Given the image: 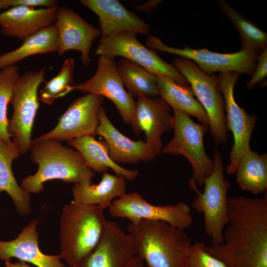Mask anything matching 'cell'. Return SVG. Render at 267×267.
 <instances>
[{
	"instance_id": "1",
	"label": "cell",
	"mask_w": 267,
	"mask_h": 267,
	"mask_svg": "<svg viewBox=\"0 0 267 267\" xmlns=\"http://www.w3.org/2000/svg\"><path fill=\"white\" fill-rule=\"evenodd\" d=\"M223 242L206 251L227 267H267V194L263 198H227Z\"/></svg>"
},
{
	"instance_id": "2",
	"label": "cell",
	"mask_w": 267,
	"mask_h": 267,
	"mask_svg": "<svg viewBox=\"0 0 267 267\" xmlns=\"http://www.w3.org/2000/svg\"><path fill=\"white\" fill-rule=\"evenodd\" d=\"M30 151L32 162L38 165L36 173L25 177L20 184L29 194H38L44 183L52 179L76 183L91 179L95 175L77 150L61 141L40 139L32 140Z\"/></svg>"
},
{
	"instance_id": "3",
	"label": "cell",
	"mask_w": 267,
	"mask_h": 267,
	"mask_svg": "<svg viewBox=\"0 0 267 267\" xmlns=\"http://www.w3.org/2000/svg\"><path fill=\"white\" fill-rule=\"evenodd\" d=\"M136 255L148 267H186L191 240L184 230L160 221L141 220L130 223Z\"/></svg>"
},
{
	"instance_id": "4",
	"label": "cell",
	"mask_w": 267,
	"mask_h": 267,
	"mask_svg": "<svg viewBox=\"0 0 267 267\" xmlns=\"http://www.w3.org/2000/svg\"><path fill=\"white\" fill-rule=\"evenodd\" d=\"M98 205L72 200L64 206L60 221L59 242L61 260L74 267L96 247L107 220Z\"/></svg>"
},
{
	"instance_id": "5",
	"label": "cell",
	"mask_w": 267,
	"mask_h": 267,
	"mask_svg": "<svg viewBox=\"0 0 267 267\" xmlns=\"http://www.w3.org/2000/svg\"><path fill=\"white\" fill-rule=\"evenodd\" d=\"M213 170L204 181V191L202 193L190 178L189 184L196 193L191 206L202 213L204 219L206 234L211 238L212 244L223 242V231L227 223V191L230 183L225 178L222 158L216 148L213 155Z\"/></svg>"
},
{
	"instance_id": "6",
	"label": "cell",
	"mask_w": 267,
	"mask_h": 267,
	"mask_svg": "<svg viewBox=\"0 0 267 267\" xmlns=\"http://www.w3.org/2000/svg\"><path fill=\"white\" fill-rule=\"evenodd\" d=\"M172 129L174 134L163 147L164 154L181 155L189 162L193 169L192 178L196 184L203 185L204 179L212 172L214 164L204 147V135L208 125L194 122L186 113L173 109Z\"/></svg>"
},
{
	"instance_id": "7",
	"label": "cell",
	"mask_w": 267,
	"mask_h": 267,
	"mask_svg": "<svg viewBox=\"0 0 267 267\" xmlns=\"http://www.w3.org/2000/svg\"><path fill=\"white\" fill-rule=\"evenodd\" d=\"M174 66L187 80L193 94L205 111L208 127L214 141L224 143L227 140V128L225 114L224 100L218 87V76L203 72L191 60L177 57Z\"/></svg>"
},
{
	"instance_id": "8",
	"label": "cell",
	"mask_w": 267,
	"mask_h": 267,
	"mask_svg": "<svg viewBox=\"0 0 267 267\" xmlns=\"http://www.w3.org/2000/svg\"><path fill=\"white\" fill-rule=\"evenodd\" d=\"M46 68L27 71L16 81L10 103L13 112L7 130L13 142L24 154L30 151L32 131L40 105L38 90L44 82Z\"/></svg>"
},
{
	"instance_id": "9",
	"label": "cell",
	"mask_w": 267,
	"mask_h": 267,
	"mask_svg": "<svg viewBox=\"0 0 267 267\" xmlns=\"http://www.w3.org/2000/svg\"><path fill=\"white\" fill-rule=\"evenodd\" d=\"M136 33L124 31L101 38L95 54L111 58L121 56L134 62L155 75H165L177 84L185 87L190 85L175 67L163 60L155 50L142 44L136 39Z\"/></svg>"
},
{
	"instance_id": "10",
	"label": "cell",
	"mask_w": 267,
	"mask_h": 267,
	"mask_svg": "<svg viewBox=\"0 0 267 267\" xmlns=\"http://www.w3.org/2000/svg\"><path fill=\"white\" fill-rule=\"evenodd\" d=\"M146 46L150 49L176 54L193 61L204 73L211 75L220 73L236 72L252 75L255 71L259 54L245 49L230 53H220L207 48L193 49L188 46L178 48L165 44L157 37L149 36Z\"/></svg>"
},
{
	"instance_id": "11",
	"label": "cell",
	"mask_w": 267,
	"mask_h": 267,
	"mask_svg": "<svg viewBox=\"0 0 267 267\" xmlns=\"http://www.w3.org/2000/svg\"><path fill=\"white\" fill-rule=\"evenodd\" d=\"M236 72L220 73L218 87L223 96L227 130L233 136V143L229 154V163L225 169L226 174L236 173L239 161L250 149L251 134L257 123V117L248 114L236 103L234 87L240 76Z\"/></svg>"
},
{
	"instance_id": "12",
	"label": "cell",
	"mask_w": 267,
	"mask_h": 267,
	"mask_svg": "<svg viewBox=\"0 0 267 267\" xmlns=\"http://www.w3.org/2000/svg\"><path fill=\"white\" fill-rule=\"evenodd\" d=\"M111 216L128 219L131 223L141 220L160 221L184 230L193 223L190 207L183 201L172 205H153L138 192L125 193L115 199L108 208Z\"/></svg>"
},
{
	"instance_id": "13",
	"label": "cell",
	"mask_w": 267,
	"mask_h": 267,
	"mask_svg": "<svg viewBox=\"0 0 267 267\" xmlns=\"http://www.w3.org/2000/svg\"><path fill=\"white\" fill-rule=\"evenodd\" d=\"M74 90H79L109 99L116 106L122 119L128 125L134 122L136 102L126 90L114 58L100 55L97 68L89 80L68 88L65 95Z\"/></svg>"
},
{
	"instance_id": "14",
	"label": "cell",
	"mask_w": 267,
	"mask_h": 267,
	"mask_svg": "<svg viewBox=\"0 0 267 267\" xmlns=\"http://www.w3.org/2000/svg\"><path fill=\"white\" fill-rule=\"evenodd\" d=\"M103 100V97L91 93L77 98L60 117L56 126L38 138L67 141L86 136L94 137L99 125L98 110Z\"/></svg>"
},
{
	"instance_id": "15",
	"label": "cell",
	"mask_w": 267,
	"mask_h": 267,
	"mask_svg": "<svg viewBox=\"0 0 267 267\" xmlns=\"http://www.w3.org/2000/svg\"><path fill=\"white\" fill-rule=\"evenodd\" d=\"M55 24L57 30V53L62 55L68 50L79 51L82 63L88 66L92 42L101 35L100 28L90 24L66 6L57 9Z\"/></svg>"
},
{
	"instance_id": "16",
	"label": "cell",
	"mask_w": 267,
	"mask_h": 267,
	"mask_svg": "<svg viewBox=\"0 0 267 267\" xmlns=\"http://www.w3.org/2000/svg\"><path fill=\"white\" fill-rule=\"evenodd\" d=\"M136 254L131 235L125 233L116 222L107 221L96 247L74 267H124Z\"/></svg>"
},
{
	"instance_id": "17",
	"label": "cell",
	"mask_w": 267,
	"mask_h": 267,
	"mask_svg": "<svg viewBox=\"0 0 267 267\" xmlns=\"http://www.w3.org/2000/svg\"><path fill=\"white\" fill-rule=\"evenodd\" d=\"M137 97L135 118L131 126L136 135L144 132L145 142L156 156L163 147L161 135L172 129L171 107L160 96Z\"/></svg>"
},
{
	"instance_id": "18",
	"label": "cell",
	"mask_w": 267,
	"mask_h": 267,
	"mask_svg": "<svg viewBox=\"0 0 267 267\" xmlns=\"http://www.w3.org/2000/svg\"><path fill=\"white\" fill-rule=\"evenodd\" d=\"M99 125L96 134L101 136L106 143L109 155L112 160L118 164H136L154 159L156 156L144 141L133 140L124 135L112 124L104 108L98 110Z\"/></svg>"
},
{
	"instance_id": "19",
	"label": "cell",
	"mask_w": 267,
	"mask_h": 267,
	"mask_svg": "<svg viewBox=\"0 0 267 267\" xmlns=\"http://www.w3.org/2000/svg\"><path fill=\"white\" fill-rule=\"evenodd\" d=\"M38 218L30 221L13 240L0 241V260L10 261L17 258L20 261L31 263L38 267H69L59 256L42 253L39 247Z\"/></svg>"
},
{
	"instance_id": "20",
	"label": "cell",
	"mask_w": 267,
	"mask_h": 267,
	"mask_svg": "<svg viewBox=\"0 0 267 267\" xmlns=\"http://www.w3.org/2000/svg\"><path fill=\"white\" fill-rule=\"evenodd\" d=\"M81 3L98 17L101 38L124 31L148 34V24L127 10L117 0H82Z\"/></svg>"
},
{
	"instance_id": "21",
	"label": "cell",
	"mask_w": 267,
	"mask_h": 267,
	"mask_svg": "<svg viewBox=\"0 0 267 267\" xmlns=\"http://www.w3.org/2000/svg\"><path fill=\"white\" fill-rule=\"evenodd\" d=\"M57 8L19 5L0 13L1 33L23 41L55 23Z\"/></svg>"
},
{
	"instance_id": "22",
	"label": "cell",
	"mask_w": 267,
	"mask_h": 267,
	"mask_svg": "<svg viewBox=\"0 0 267 267\" xmlns=\"http://www.w3.org/2000/svg\"><path fill=\"white\" fill-rule=\"evenodd\" d=\"M126 179L123 176L103 173L98 184H92L91 179L74 184L72 188L74 201L98 205L103 210L111 205L115 197L126 193Z\"/></svg>"
},
{
	"instance_id": "23",
	"label": "cell",
	"mask_w": 267,
	"mask_h": 267,
	"mask_svg": "<svg viewBox=\"0 0 267 267\" xmlns=\"http://www.w3.org/2000/svg\"><path fill=\"white\" fill-rule=\"evenodd\" d=\"M20 153L13 141L0 140V193L4 191L9 195L18 214L27 216L32 213L30 194L18 184L12 170V163Z\"/></svg>"
},
{
	"instance_id": "24",
	"label": "cell",
	"mask_w": 267,
	"mask_h": 267,
	"mask_svg": "<svg viewBox=\"0 0 267 267\" xmlns=\"http://www.w3.org/2000/svg\"><path fill=\"white\" fill-rule=\"evenodd\" d=\"M67 143L79 152L87 165L95 173H103L110 168L116 175L123 176L128 181H133L139 175L138 171L125 169L114 162L104 140H97L94 137L86 136L69 140Z\"/></svg>"
},
{
	"instance_id": "25",
	"label": "cell",
	"mask_w": 267,
	"mask_h": 267,
	"mask_svg": "<svg viewBox=\"0 0 267 267\" xmlns=\"http://www.w3.org/2000/svg\"><path fill=\"white\" fill-rule=\"evenodd\" d=\"M159 96L173 109L182 111L196 118L201 124L208 126L204 108L196 100L190 86H182L165 75H156Z\"/></svg>"
},
{
	"instance_id": "26",
	"label": "cell",
	"mask_w": 267,
	"mask_h": 267,
	"mask_svg": "<svg viewBox=\"0 0 267 267\" xmlns=\"http://www.w3.org/2000/svg\"><path fill=\"white\" fill-rule=\"evenodd\" d=\"M57 30L54 24L24 40L17 48L0 55V70L32 55L57 52Z\"/></svg>"
},
{
	"instance_id": "27",
	"label": "cell",
	"mask_w": 267,
	"mask_h": 267,
	"mask_svg": "<svg viewBox=\"0 0 267 267\" xmlns=\"http://www.w3.org/2000/svg\"><path fill=\"white\" fill-rule=\"evenodd\" d=\"M236 173V182L243 190L258 195L267 189V153L259 155L249 150L240 159Z\"/></svg>"
},
{
	"instance_id": "28",
	"label": "cell",
	"mask_w": 267,
	"mask_h": 267,
	"mask_svg": "<svg viewBox=\"0 0 267 267\" xmlns=\"http://www.w3.org/2000/svg\"><path fill=\"white\" fill-rule=\"evenodd\" d=\"M117 68L122 81L132 96H159L155 75L125 58L120 60Z\"/></svg>"
},
{
	"instance_id": "29",
	"label": "cell",
	"mask_w": 267,
	"mask_h": 267,
	"mask_svg": "<svg viewBox=\"0 0 267 267\" xmlns=\"http://www.w3.org/2000/svg\"><path fill=\"white\" fill-rule=\"evenodd\" d=\"M221 12L226 16L238 32L241 41V49L260 54L267 48V34L240 14L226 1H218Z\"/></svg>"
},
{
	"instance_id": "30",
	"label": "cell",
	"mask_w": 267,
	"mask_h": 267,
	"mask_svg": "<svg viewBox=\"0 0 267 267\" xmlns=\"http://www.w3.org/2000/svg\"><path fill=\"white\" fill-rule=\"evenodd\" d=\"M74 59H66L59 73L51 80L44 82V86L40 91L39 101L51 104L56 99L64 96L67 89L76 84L74 80Z\"/></svg>"
},
{
	"instance_id": "31",
	"label": "cell",
	"mask_w": 267,
	"mask_h": 267,
	"mask_svg": "<svg viewBox=\"0 0 267 267\" xmlns=\"http://www.w3.org/2000/svg\"><path fill=\"white\" fill-rule=\"evenodd\" d=\"M20 76L19 69L16 65L0 70V140L6 142L11 141L12 137L7 130V105L10 102L14 85Z\"/></svg>"
},
{
	"instance_id": "32",
	"label": "cell",
	"mask_w": 267,
	"mask_h": 267,
	"mask_svg": "<svg viewBox=\"0 0 267 267\" xmlns=\"http://www.w3.org/2000/svg\"><path fill=\"white\" fill-rule=\"evenodd\" d=\"M206 246L202 242L191 245L186 267H227L222 261L209 253Z\"/></svg>"
},
{
	"instance_id": "33",
	"label": "cell",
	"mask_w": 267,
	"mask_h": 267,
	"mask_svg": "<svg viewBox=\"0 0 267 267\" xmlns=\"http://www.w3.org/2000/svg\"><path fill=\"white\" fill-rule=\"evenodd\" d=\"M267 75V48L262 51L259 55L257 64L252 77L246 84V87L252 89L256 85L265 78Z\"/></svg>"
},
{
	"instance_id": "34",
	"label": "cell",
	"mask_w": 267,
	"mask_h": 267,
	"mask_svg": "<svg viewBox=\"0 0 267 267\" xmlns=\"http://www.w3.org/2000/svg\"><path fill=\"white\" fill-rule=\"evenodd\" d=\"M4 8L23 5L35 8H57L58 2L55 0H3Z\"/></svg>"
},
{
	"instance_id": "35",
	"label": "cell",
	"mask_w": 267,
	"mask_h": 267,
	"mask_svg": "<svg viewBox=\"0 0 267 267\" xmlns=\"http://www.w3.org/2000/svg\"><path fill=\"white\" fill-rule=\"evenodd\" d=\"M161 1V0H149L142 4L134 5V6L138 11L149 12L157 7Z\"/></svg>"
},
{
	"instance_id": "36",
	"label": "cell",
	"mask_w": 267,
	"mask_h": 267,
	"mask_svg": "<svg viewBox=\"0 0 267 267\" xmlns=\"http://www.w3.org/2000/svg\"><path fill=\"white\" fill-rule=\"evenodd\" d=\"M143 261L137 255L132 258L124 267H144Z\"/></svg>"
},
{
	"instance_id": "37",
	"label": "cell",
	"mask_w": 267,
	"mask_h": 267,
	"mask_svg": "<svg viewBox=\"0 0 267 267\" xmlns=\"http://www.w3.org/2000/svg\"><path fill=\"white\" fill-rule=\"evenodd\" d=\"M6 267H31L27 263L20 261L14 263H11L10 261L5 262Z\"/></svg>"
},
{
	"instance_id": "38",
	"label": "cell",
	"mask_w": 267,
	"mask_h": 267,
	"mask_svg": "<svg viewBox=\"0 0 267 267\" xmlns=\"http://www.w3.org/2000/svg\"><path fill=\"white\" fill-rule=\"evenodd\" d=\"M3 8H4L3 0H0V13H1V10Z\"/></svg>"
}]
</instances>
